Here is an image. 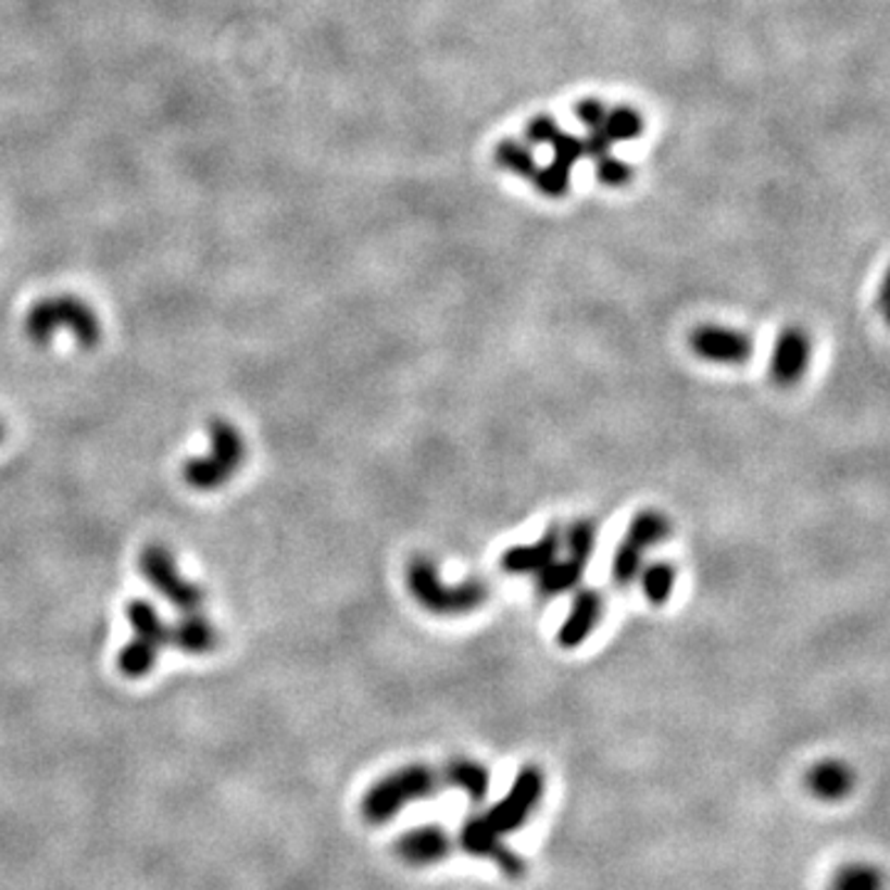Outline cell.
Segmentation results:
<instances>
[{"mask_svg":"<svg viewBox=\"0 0 890 890\" xmlns=\"http://www.w3.org/2000/svg\"><path fill=\"white\" fill-rule=\"evenodd\" d=\"M833 890H883V878L874 866L853 863L839 870V876L833 878Z\"/></svg>","mask_w":890,"mask_h":890,"instance_id":"19","label":"cell"},{"mask_svg":"<svg viewBox=\"0 0 890 890\" xmlns=\"http://www.w3.org/2000/svg\"><path fill=\"white\" fill-rule=\"evenodd\" d=\"M58 329H67L79 347L95 349L102 341V322L85 300L75 294L48 297L33 304L25 319V335L33 344H50Z\"/></svg>","mask_w":890,"mask_h":890,"instance_id":"2","label":"cell"},{"mask_svg":"<svg viewBox=\"0 0 890 890\" xmlns=\"http://www.w3.org/2000/svg\"><path fill=\"white\" fill-rule=\"evenodd\" d=\"M211 448L201 457H191L184 465V482L198 492L218 490L236 478L246 463L248 448L240 430L228 421H213L209 428Z\"/></svg>","mask_w":890,"mask_h":890,"instance_id":"4","label":"cell"},{"mask_svg":"<svg viewBox=\"0 0 890 890\" xmlns=\"http://www.w3.org/2000/svg\"><path fill=\"white\" fill-rule=\"evenodd\" d=\"M446 785L443 772H436L426 764H409L386 775L366 791L362 799V816L372 826H381L401 814L411 802H421L438 794V787Z\"/></svg>","mask_w":890,"mask_h":890,"instance_id":"3","label":"cell"},{"mask_svg":"<svg viewBox=\"0 0 890 890\" xmlns=\"http://www.w3.org/2000/svg\"><path fill=\"white\" fill-rule=\"evenodd\" d=\"M3 434H5V428H3V424H0V440H3Z\"/></svg>","mask_w":890,"mask_h":890,"instance_id":"21","label":"cell"},{"mask_svg":"<svg viewBox=\"0 0 890 890\" xmlns=\"http://www.w3.org/2000/svg\"><path fill=\"white\" fill-rule=\"evenodd\" d=\"M601 609H604V604H601V593L597 589H579L572 601L569 616L564 618L560 634H556V643L562 649H579L597 628Z\"/></svg>","mask_w":890,"mask_h":890,"instance_id":"12","label":"cell"},{"mask_svg":"<svg viewBox=\"0 0 890 890\" xmlns=\"http://www.w3.org/2000/svg\"><path fill=\"white\" fill-rule=\"evenodd\" d=\"M808 354H812V344H808V337L802 329L789 327L781 331L769 362L772 381L779 386H794L802 381L808 366Z\"/></svg>","mask_w":890,"mask_h":890,"instance_id":"11","label":"cell"},{"mask_svg":"<svg viewBox=\"0 0 890 890\" xmlns=\"http://www.w3.org/2000/svg\"><path fill=\"white\" fill-rule=\"evenodd\" d=\"M406 584L411 597L418 601L421 606L434 611L440 616H457L467 614V611L482 606L488 601V587L482 581H465L448 587L440 579L436 564L426 560V556H416L409 562Z\"/></svg>","mask_w":890,"mask_h":890,"instance_id":"5","label":"cell"},{"mask_svg":"<svg viewBox=\"0 0 890 890\" xmlns=\"http://www.w3.org/2000/svg\"><path fill=\"white\" fill-rule=\"evenodd\" d=\"M455 841L443 826L426 824L399 836L396 841V856L409 866H434L446 861L453 853Z\"/></svg>","mask_w":890,"mask_h":890,"instance_id":"10","label":"cell"},{"mask_svg":"<svg viewBox=\"0 0 890 890\" xmlns=\"http://www.w3.org/2000/svg\"><path fill=\"white\" fill-rule=\"evenodd\" d=\"M560 529L550 527L544 532V537L539 539L535 544H519V547H510L502 554V569L510 572V574H532V572H542L547 564L552 560H556V554H560Z\"/></svg>","mask_w":890,"mask_h":890,"instance_id":"14","label":"cell"},{"mask_svg":"<svg viewBox=\"0 0 890 890\" xmlns=\"http://www.w3.org/2000/svg\"><path fill=\"white\" fill-rule=\"evenodd\" d=\"M566 547H569V554L589 562L597 550V525L591 519H577L566 532Z\"/></svg>","mask_w":890,"mask_h":890,"instance_id":"20","label":"cell"},{"mask_svg":"<svg viewBox=\"0 0 890 890\" xmlns=\"http://www.w3.org/2000/svg\"><path fill=\"white\" fill-rule=\"evenodd\" d=\"M670 532V525L665 515L655 510H643L638 512V515L628 523L626 529V537L622 539V544H618V550L614 554V562H611V574H614V581L622 584H631L638 574H641V564H643V552L649 550V547L663 542L665 537Z\"/></svg>","mask_w":890,"mask_h":890,"instance_id":"8","label":"cell"},{"mask_svg":"<svg viewBox=\"0 0 890 890\" xmlns=\"http://www.w3.org/2000/svg\"><path fill=\"white\" fill-rule=\"evenodd\" d=\"M544 791V777L537 767H525L505 797L494 804L490 812L480 816H471L461 829V843L465 853L478 858H488L498 863L500 870L510 878H519L525 874V861L515 851L507 849L502 841L507 833L517 831L532 816Z\"/></svg>","mask_w":890,"mask_h":890,"instance_id":"1","label":"cell"},{"mask_svg":"<svg viewBox=\"0 0 890 890\" xmlns=\"http://www.w3.org/2000/svg\"><path fill=\"white\" fill-rule=\"evenodd\" d=\"M584 566H587V562L574 554L566 556V560H552L539 572V589H542L544 597H554V593H564L579 587Z\"/></svg>","mask_w":890,"mask_h":890,"instance_id":"17","label":"cell"},{"mask_svg":"<svg viewBox=\"0 0 890 890\" xmlns=\"http://www.w3.org/2000/svg\"><path fill=\"white\" fill-rule=\"evenodd\" d=\"M141 577L154 589L161 599H166L171 606L181 614H196L205 604V591L198 584L184 579L181 569L174 560L171 550L164 544H149L139 554Z\"/></svg>","mask_w":890,"mask_h":890,"instance_id":"7","label":"cell"},{"mask_svg":"<svg viewBox=\"0 0 890 890\" xmlns=\"http://www.w3.org/2000/svg\"><path fill=\"white\" fill-rule=\"evenodd\" d=\"M127 622L134 636L116 655V668L124 678L139 680L154 670L161 651L168 645V626L147 599L131 601L127 606Z\"/></svg>","mask_w":890,"mask_h":890,"instance_id":"6","label":"cell"},{"mask_svg":"<svg viewBox=\"0 0 890 890\" xmlns=\"http://www.w3.org/2000/svg\"><path fill=\"white\" fill-rule=\"evenodd\" d=\"M853 787V772L839 760H824L814 764L806 775V789L824 802H839Z\"/></svg>","mask_w":890,"mask_h":890,"instance_id":"15","label":"cell"},{"mask_svg":"<svg viewBox=\"0 0 890 890\" xmlns=\"http://www.w3.org/2000/svg\"><path fill=\"white\" fill-rule=\"evenodd\" d=\"M221 643V634L209 618L196 614H184L176 626H168V645H174L186 655H209Z\"/></svg>","mask_w":890,"mask_h":890,"instance_id":"13","label":"cell"},{"mask_svg":"<svg viewBox=\"0 0 890 890\" xmlns=\"http://www.w3.org/2000/svg\"><path fill=\"white\" fill-rule=\"evenodd\" d=\"M443 779L448 787L461 789L473 804H480L490 791V772L480 762L473 760H453L443 769Z\"/></svg>","mask_w":890,"mask_h":890,"instance_id":"16","label":"cell"},{"mask_svg":"<svg viewBox=\"0 0 890 890\" xmlns=\"http://www.w3.org/2000/svg\"><path fill=\"white\" fill-rule=\"evenodd\" d=\"M676 566L668 564V562H653L643 569L641 574V584H643V593L645 599L651 601L655 606H663L665 601L670 599L673 589H676Z\"/></svg>","mask_w":890,"mask_h":890,"instance_id":"18","label":"cell"},{"mask_svg":"<svg viewBox=\"0 0 890 890\" xmlns=\"http://www.w3.org/2000/svg\"><path fill=\"white\" fill-rule=\"evenodd\" d=\"M690 347L705 362L715 364H744L754 352L752 339L744 331L730 327L705 325L690 335Z\"/></svg>","mask_w":890,"mask_h":890,"instance_id":"9","label":"cell"}]
</instances>
